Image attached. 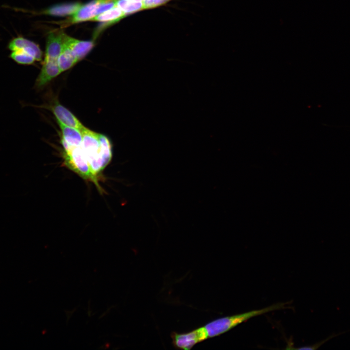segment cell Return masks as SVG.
<instances>
[{"instance_id":"obj_1","label":"cell","mask_w":350,"mask_h":350,"mask_svg":"<svg viewBox=\"0 0 350 350\" xmlns=\"http://www.w3.org/2000/svg\"><path fill=\"white\" fill-rule=\"evenodd\" d=\"M82 142L81 147L88 162L91 172L99 185L102 172L112 158V145L104 135L84 127L81 130Z\"/></svg>"},{"instance_id":"obj_2","label":"cell","mask_w":350,"mask_h":350,"mask_svg":"<svg viewBox=\"0 0 350 350\" xmlns=\"http://www.w3.org/2000/svg\"><path fill=\"white\" fill-rule=\"evenodd\" d=\"M287 303H279L264 308L222 317L210 321L200 328L205 339H207L224 333L252 317L287 308Z\"/></svg>"},{"instance_id":"obj_3","label":"cell","mask_w":350,"mask_h":350,"mask_svg":"<svg viewBox=\"0 0 350 350\" xmlns=\"http://www.w3.org/2000/svg\"><path fill=\"white\" fill-rule=\"evenodd\" d=\"M8 48L11 51L10 57L19 64L30 65L42 59V52L39 46L21 36L11 40Z\"/></svg>"},{"instance_id":"obj_4","label":"cell","mask_w":350,"mask_h":350,"mask_svg":"<svg viewBox=\"0 0 350 350\" xmlns=\"http://www.w3.org/2000/svg\"><path fill=\"white\" fill-rule=\"evenodd\" d=\"M61 72L57 60L44 59L42 68L36 80L35 87L42 88Z\"/></svg>"},{"instance_id":"obj_5","label":"cell","mask_w":350,"mask_h":350,"mask_svg":"<svg viewBox=\"0 0 350 350\" xmlns=\"http://www.w3.org/2000/svg\"><path fill=\"white\" fill-rule=\"evenodd\" d=\"M62 36L63 43L72 51L78 61L83 59L94 46V43L92 41L78 40L62 32Z\"/></svg>"},{"instance_id":"obj_6","label":"cell","mask_w":350,"mask_h":350,"mask_svg":"<svg viewBox=\"0 0 350 350\" xmlns=\"http://www.w3.org/2000/svg\"><path fill=\"white\" fill-rule=\"evenodd\" d=\"M63 47L62 31L50 32L47 38L44 60H57Z\"/></svg>"},{"instance_id":"obj_7","label":"cell","mask_w":350,"mask_h":350,"mask_svg":"<svg viewBox=\"0 0 350 350\" xmlns=\"http://www.w3.org/2000/svg\"><path fill=\"white\" fill-rule=\"evenodd\" d=\"M52 110L55 116L57 121L63 124L76 128L80 131L84 128V126L79 120L67 108L56 102L52 107Z\"/></svg>"},{"instance_id":"obj_8","label":"cell","mask_w":350,"mask_h":350,"mask_svg":"<svg viewBox=\"0 0 350 350\" xmlns=\"http://www.w3.org/2000/svg\"><path fill=\"white\" fill-rule=\"evenodd\" d=\"M62 134V144L63 149L79 146L82 142V134L79 130L65 125L57 121Z\"/></svg>"},{"instance_id":"obj_9","label":"cell","mask_w":350,"mask_h":350,"mask_svg":"<svg viewBox=\"0 0 350 350\" xmlns=\"http://www.w3.org/2000/svg\"><path fill=\"white\" fill-rule=\"evenodd\" d=\"M102 0H93L84 5H82L78 11L71 16L70 20V23H77L90 20L97 16V10Z\"/></svg>"},{"instance_id":"obj_10","label":"cell","mask_w":350,"mask_h":350,"mask_svg":"<svg viewBox=\"0 0 350 350\" xmlns=\"http://www.w3.org/2000/svg\"><path fill=\"white\" fill-rule=\"evenodd\" d=\"M82 5L79 2L58 4L44 10L42 13L59 17L72 16L78 11Z\"/></svg>"},{"instance_id":"obj_11","label":"cell","mask_w":350,"mask_h":350,"mask_svg":"<svg viewBox=\"0 0 350 350\" xmlns=\"http://www.w3.org/2000/svg\"><path fill=\"white\" fill-rule=\"evenodd\" d=\"M57 62L61 71L63 72L72 68L78 60L72 51L63 43V49Z\"/></svg>"},{"instance_id":"obj_12","label":"cell","mask_w":350,"mask_h":350,"mask_svg":"<svg viewBox=\"0 0 350 350\" xmlns=\"http://www.w3.org/2000/svg\"><path fill=\"white\" fill-rule=\"evenodd\" d=\"M126 16L124 13L116 6L101 13L93 18L90 21L105 22L109 25L115 23Z\"/></svg>"},{"instance_id":"obj_13","label":"cell","mask_w":350,"mask_h":350,"mask_svg":"<svg viewBox=\"0 0 350 350\" xmlns=\"http://www.w3.org/2000/svg\"><path fill=\"white\" fill-rule=\"evenodd\" d=\"M116 6L122 10L126 16L143 10L142 2L132 0H116Z\"/></svg>"},{"instance_id":"obj_14","label":"cell","mask_w":350,"mask_h":350,"mask_svg":"<svg viewBox=\"0 0 350 350\" xmlns=\"http://www.w3.org/2000/svg\"><path fill=\"white\" fill-rule=\"evenodd\" d=\"M338 335V334H332L327 339L322 341L321 342H320L318 343H316L314 345L312 346H308L306 347H303L301 348H298L297 349H300V350H315L317 349L319 347H320L321 345H322L323 343L326 342V341H328L329 340L332 339L333 337H335L336 336Z\"/></svg>"},{"instance_id":"obj_15","label":"cell","mask_w":350,"mask_h":350,"mask_svg":"<svg viewBox=\"0 0 350 350\" xmlns=\"http://www.w3.org/2000/svg\"><path fill=\"white\" fill-rule=\"evenodd\" d=\"M170 0H155L158 6L165 4Z\"/></svg>"},{"instance_id":"obj_16","label":"cell","mask_w":350,"mask_h":350,"mask_svg":"<svg viewBox=\"0 0 350 350\" xmlns=\"http://www.w3.org/2000/svg\"><path fill=\"white\" fill-rule=\"evenodd\" d=\"M132 0L134 1H136V2H142L144 0Z\"/></svg>"}]
</instances>
